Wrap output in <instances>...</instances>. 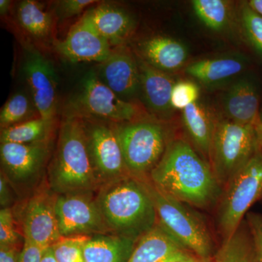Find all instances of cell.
<instances>
[{"label":"cell","mask_w":262,"mask_h":262,"mask_svg":"<svg viewBox=\"0 0 262 262\" xmlns=\"http://www.w3.org/2000/svg\"><path fill=\"white\" fill-rule=\"evenodd\" d=\"M148 179L164 194L201 209L216 206L222 192L210 163L184 139L170 141Z\"/></svg>","instance_id":"cell-1"},{"label":"cell","mask_w":262,"mask_h":262,"mask_svg":"<svg viewBox=\"0 0 262 262\" xmlns=\"http://www.w3.org/2000/svg\"><path fill=\"white\" fill-rule=\"evenodd\" d=\"M108 230L137 239L157 225L154 203L144 181L131 175L104 183L96 198Z\"/></svg>","instance_id":"cell-2"},{"label":"cell","mask_w":262,"mask_h":262,"mask_svg":"<svg viewBox=\"0 0 262 262\" xmlns=\"http://www.w3.org/2000/svg\"><path fill=\"white\" fill-rule=\"evenodd\" d=\"M49 182L58 195L91 193L101 183L90 158L82 117L68 115L61 124Z\"/></svg>","instance_id":"cell-3"},{"label":"cell","mask_w":262,"mask_h":262,"mask_svg":"<svg viewBox=\"0 0 262 262\" xmlns=\"http://www.w3.org/2000/svg\"><path fill=\"white\" fill-rule=\"evenodd\" d=\"M142 180L154 203L157 224L189 252L212 259L216 251L214 242L201 215L191 206L164 194L149 179Z\"/></svg>","instance_id":"cell-4"},{"label":"cell","mask_w":262,"mask_h":262,"mask_svg":"<svg viewBox=\"0 0 262 262\" xmlns=\"http://www.w3.org/2000/svg\"><path fill=\"white\" fill-rule=\"evenodd\" d=\"M262 199V147L222 188L217 203L216 224L222 239L244 222L251 207Z\"/></svg>","instance_id":"cell-5"},{"label":"cell","mask_w":262,"mask_h":262,"mask_svg":"<svg viewBox=\"0 0 262 262\" xmlns=\"http://www.w3.org/2000/svg\"><path fill=\"white\" fill-rule=\"evenodd\" d=\"M115 127L128 173L137 179L149 178L170 142L168 131L161 124L147 120Z\"/></svg>","instance_id":"cell-6"},{"label":"cell","mask_w":262,"mask_h":262,"mask_svg":"<svg viewBox=\"0 0 262 262\" xmlns=\"http://www.w3.org/2000/svg\"><path fill=\"white\" fill-rule=\"evenodd\" d=\"M260 146L254 125L218 119L208 162L222 188L251 159Z\"/></svg>","instance_id":"cell-7"},{"label":"cell","mask_w":262,"mask_h":262,"mask_svg":"<svg viewBox=\"0 0 262 262\" xmlns=\"http://www.w3.org/2000/svg\"><path fill=\"white\" fill-rule=\"evenodd\" d=\"M69 115L116 123L140 121L143 112L135 102L119 97L94 72H89L82 82L80 94L72 102Z\"/></svg>","instance_id":"cell-8"},{"label":"cell","mask_w":262,"mask_h":262,"mask_svg":"<svg viewBox=\"0 0 262 262\" xmlns=\"http://www.w3.org/2000/svg\"><path fill=\"white\" fill-rule=\"evenodd\" d=\"M90 158L100 182L130 175L127 171L115 126L96 119L83 118Z\"/></svg>","instance_id":"cell-9"},{"label":"cell","mask_w":262,"mask_h":262,"mask_svg":"<svg viewBox=\"0 0 262 262\" xmlns=\"http://www.w3.org/2000/svg\"><path fill=\"white\" fill-rule=\"evenodd\" d=\"M90 193L57 195L56 211L62 237L102 234L110 232Z\"/></svg>","instance_id":"cell-10"},{"label":"cell","mask_w":262,"mask_h":262,"mask_svg":"<svg viewBox=\"0 0 262 262\" xmlns=\"http://www.w3.org/2000/svg\"><path fill=\"white\" fill-rule=\"evenodd\" d=\"M50 149L49 140L32 144L1 143L2 173L17 185L34 182L42 173Z\"/></svg>","instance_id":"cell-11"},{"label":"cell","mask_w":262,"mask_h":262,"mask_svg":"<svg viewBox=\"0 0 262 262\" xmlns=\"http://www.w3.org/2000/svg\"><path fill=\"white\" fill-rule=\"evenodd\" d=\"M57 195L42 191L32 196L22 212L24 239L44 250L61 238L56 211Z\"/></svg>","instance_id":"cell-12"},{"label":"cell","mask_w":262,"mask_h":262,"mask_svg":"<svg viewBox=\"0 0 262 262\" xmlns=\"http://www.w3.org/2000/svg\"><path fill=\"white\" fill-rule=\"evenodd\" d=\"M23 70L39 117L53 122L56 113V75L54 67L42 53L28 49Z\"/></svg>","instance_id":"cell-13"},{"label":"cell","mask_w":262,"mask_h":262,"mask_svg":"<svg viewBox=\"0 0 262 262\" xmlns=\"http://www.w3.org/2000/svg\"><path fill=\"white\" fill-rule=\"evenodd\" d=\"M55 48L71 63L95 61L101 63L113 52L110 43L95 28L86 13L72 26L64 39L55 42Z\"/></svg>","instance_id":"cell-14"},{"label":"cell","mask_w":262,"mask_h":262,"mask_svg":"<svg viewBox=\"0 0 262 262\" xmlns=\"http://www.w3.org/2000/svg\"><path fill=\"white\" fill-rule=\"evenodd\" d=\"M98 77L122 100L134 102L141 95L140 73L137 57L126 46L113 50L100 65Z\"/></svg>","instance_id":"cell-15"},{"label":"cell","mask_w":262,"mask_h":262,"mask_svg":"<svg viewBox=\"0 0 262 262\" xmlns=\"http://www.w3.org/2000/svg\"><path fill=\"white\" fill-rule=\"evenodd\" d=\"M247 67L244 55L229 53L196 60L186 66L185 72L206 89H215L233 82Z\"/></svg>","instance_id":"cell-16"},{"label":"cell","mask_w":262,"mask_h":262,"mask_svg":"<svg viewBox=\"0 0 262 262\" xmlns=\"http://www.w3.org/2000/svg\"><path fill=\"white\" fill-rule=\"evenodd\" d=\"M222 107L227 120L241 125H256L260 114L256 83L248 77L234 80L222 96Z\"/></svg>","instance_id":"cell-17"},{"label":"cell","mask_w":262,"mask_h":262,"mask_svg":"<svg viewBox=\"0 0 262 262\" xmlns=\"http://www.w3.org/2000/svg\"><path fill=\"white\" fill-rule=\"evenodd\" d=\"M136 56L157 70L172 75L185 66L189 51L186 45L178 39L156 35L139 43Z\"/></svg>","instance_id":"cell-18"},{"label":"cell","mask_w":262,"mask_h":262,"mask_svg":"<svg viewBox=\"0 0 262 262\" xmlns=\"http://www.w3.org/2000/svg\"><path fill=\"white\" fill-rule=\"evenodd\" d=\"M137 57V56H136ZM140 73L141 95L150 113L160 118L171 116L172 90L177 82L173 75L157 70L137 58Z\"/></svg>","instance_id":"cell-19"},{"label":"cell","mask_w":262,"mask_h":262,"mask_svg":"<svg viewBox=\"0 0 262 262\" xmlns=\"http://www.w3.org/2000/svg\"><path fill=\"white\" fill-rule=\"evenodd\" d=\"M85 13L111 47L124 46L135 31L136 24L134 17L115 5L101 4Z\"/></svg>","instance_id":"cell-20"},{"label":"cell","mask_w":262,"mask_h":262,"mask_svg":"<svg viewBox=\"0 0 262 262\" xmlns=\"http://www.w3.org/2000/svg\"><path fill=\"white\" fill-rule=\"evenodd\" d=\"M191 253L157 224L139 239L127 262H170Z\"/></svg>","instance_id":"cell-21"},{"label":"cell","mask_w":262,"mask_h":262,"mask_svg":"<svg viewBox=\"0 0 262 262\" xmlns=\"http://www.w3.org/2000/svg\"><path fill=\"white\" fill-rule=\"evenodd\" d=\"M182 112L183 126L192 143L191 144L208 162L212 139L218 119L211 108L200 101Z\"/></svg>","instance_id":"cell-22"},{"label":"cell","mask_w":262,"mask_h":262,"mask_svg":"<svg viewBox=\"0 0 262 262\" xmlns=\"http://www.w3.org/2000/svg\"><path fill=\"white\" fill-rule=\"evenodd\" d=\"M137 242L117 234H95L84 245V262H127Z\"/></svg>","instance_id":"cell-23"},{"label":"cell","mask_w":262,"mask_h":262,"mask_svg":"<svg viewBox=\"0 0 262 262\" xmlns=\"http://www.w3.org/2000/svg\"><path fill=\"white\" fill-rule=\"evenodd\" d=\"M213 262H256L252 236L246 220L215 251Z\"/></svg>","instance_id":"cell-24"},{"label":"cell","mask_w":262,"mask_h":262,"mask_svg":"<svg viewBox=\"0 0 262 262\" xmlns=\"http://www.w3.org/2000/svg\"><path fill=\"white\" fill-rule=\"evenodd\" d=\"M196 16L208 29L225 32L232 20V3L227 0H193Z\"/></svg>","instance_id":"cell-25"},{"label":"cell","mask_w":262,"mask_h":262,"mask_svg":"<svg viewBox=\"0 0 262 262\" xmlns=\"http://www.w3.org/2000/svg\"><path fill=\"white\" fill-rule=\"evenodd\" d=\"M17 18L20 27L33 37L43 39L51 33L53 19L37 2L24 0L18 5Z\"/></svg>","instance_id":"cell-26"},{"label":"cell","mask_w":262,"mask_h":262,"mask_svg":"<svg viewBox=\"0 0 262 262\" xmlns=\"http://www.w3.org/2000/svg\"><path fill=\"white\" fill-rule=\"evenodd\" d=\"M53 122L40 117L2 129L1 143L32 144L48 140Z\"/></svg>","instance_id":"cell-27"},{"label":"cell","mask_w":262,"mask_h":262,"mask_svg":"<svg viewBox=\"0 0 262 262\" xmlns=\"http://www.w3.org/2000/svg\"><path fill=\"white\" fill-rule=\"evenodd\" d=\"M35 112L38 113L28 96L22 92L16 93L5 103L0 112L2 129L39 117H35Z\"/></svg>","instance_id":"cell-28"},{"label":"cell","mask_w":262,"mask_h":262,"mask_svg":"<svg viewBox=\"0 0 262 262\" xmlns=\"http://www.w3.org/2000/svg\"><path fill=\"white\" fill-rule=\"evenodd\" d=\"M238 20L245 41L262 56V15L244 1L239 5Z\"/></svg>","instance_id":"cell-29"},{"label":"cell","mask_w":262,"mask_h":262,"mask_svg":"<svg viewBox=\"0 0 262 262\" xmlns=\"http://www.w3.org/2000/svg\"><path fill=\"white\" fill-rule=\"evenodd\" d=\"M90 236L61 237L51 246L58 262H84V246Z\"/></svg>","instance_id":"cell-30"},{"label":"cell","mask_w":262,"mask_h":262,"mask_svg":"<svg viewBox=\"0 0 262 262\" xmlns=\"http://www.w3.org/2000/svg\"><path fill=\"white\" fill-rule=\"evenodd\" d=\"M201 89L196 82L190 80H179L172 90L170 103L173 110H185L199 101Z\"/></svg>","instance_id":"cell-31"},{"label":"cell","mask_w":262,"mask_h":262,"mask_svg":"<svg viewBox=\"0 0 262 262\" xmlns=\"http://www.w3.org/2000/svg\"><path fill=\"white\" fill-rule=\"evenodd\" d=\"M19 234L15 227L13 212L10 208L0 211V246H15L18 244Z\"/></svg>","instance_id":"cell-32"},{"label":"cell","mask_w":262,"mask_h":262,"mask_svg":"<svg viewBox=\"0 0 262 262\" xmlns=\"http://www.w3.org/2000/svg\"><path fill=\"white\" fill-rule=\"evenodd\" d=\"M245 220L252 236L256 262H262V214L248 212Z\"/></svg>","instance_id":"cell-33"},{"label":"cell","mask_w":262,"mask_h":262,"mask_svg":"<svg viewBox=\"0 0 262 262\" xmlns=\"http://www.w3.org/2000/svg\"><path fill=\"white\" fill-rule=\"evenodd\" d=\"M94 0H64L58 5V13L63 18L79 15L89 5L96 3Z\"/></svg>","instance_id":"cell-34"},{"label":"cell","mask_w":262,"mask_h":262,"mask_svg":"<svg viewBox=\"0 0 262 262\" xmlns=\"http://www.w3.org/2000/svg\"><path fill=\"white\" fill-rule=\"evenodd\" d=\"M43 249L39 246L24 239L21 251L19 254L18 262H40Z\"/></svg>","instance_id":"cell-35"},{"label":"cell","mask_w":262,"mask_h":262,"mask_svg":"<svg viewBox=\"0 0 262 262\" xmlns=\"http://www.w3.org/2000/svg\"><path fill=\"white\" fill-rule=\"evenodd\" d=\"M10 182L1 173L0 177V204L2 208H9L13 201V194L10 189Z\"/></svg>","instance_id":"cell-36"},{"label":"cell","mask_w":262,"mask_h":262,"mask_svg":"<svg viewBox=\"0 0 262 262\" xmlns=\"http://www.w3.org/2000/svg\"><path fill=\"white\" fill-rule=\"evenodd\" d=\"M19 254L15 246H0V262H18Z\"/></svg>","instance_id":"cell-37"},{"label":"cell","mask_w":262,"mask_h":262,"mask_svg":"<svg viewBox=\"0 0 262 262\" xmlns=\"http://www.w3.org/2000/svg\"><path fill=\"white\" fill-rule=\"evenodd\" d=\"M170 262H213V258L212 259H206V258H201L191 253V254L187 255V256H184V257L179 258L178 259Z\"/></svg>","instance_id":"cell-38"},{"label":"cell","mask_w":262,"mask_h":262,"mask_svg":"<svg viewBox=\"0 0 262 262\" xmlns=\"http://www.w3.org/2000/svg\"><path fill=\"white\" fill-rule=\"evenodd\" d=\"M40 262H58L51 246L43 250Z\"/></svg>","instance_id":"cell-39"},{"label":"cell","mask_w":262,"mask_h":262,"mask_svg":"<svg viewBox=\"0 0 262 262\" xmlns=\"http://www.w3.org/2000/svg\"><path fill=\"white\" fill-rule=\"evenodd\" d=\"M248 2V4L253 10L262 15V0H250Z\"/></svg>","instance_id":"cell-40"},{"label":"cell","mask_w":262,"mask_h":262,"mask_svg":"<svg viewBox=\"0 0 262 262\" xmlns=\"http://www.w3.org/2000/svg\"><path fill=\"white\" fill-rule=\"evenodd\" d=\"M11 2L8 0H1L0 1V13L1 15H4L10 9Z\"/></svg>","instance_id":"cell-41"},{"label":"cell","mask_w":262,"mask_h":262,"mask_svg":"<svg viewBox=\"0 0 262 262\" xmlns=\"http://www.w3.org/2000/svg\"><path fill=\"white\" fill-rule=\"evenodd\" d=\"M254 127L255 130H256V136H257L258 143H259L260 146L262 147V124L258 122L254 125Z\"/></svg>","instance_id":"cell-42"},{"label":"cell","mask_w":262,"mask_h":262,"mask_svg":"<svg viewBox=\"0 0 262 262\" xmlns=\"http://www.w3.org/2000/svg\"><path fill=\"white\" fill-rule=\"evenodd\" d=\"M259 122L262 124V112L259 114Z\"/></svg>","instance_id":"cell-43"},{"label":"cell","mask_w":262,"mask_h":262,"mask_svg":"<svg viewBox=\"0 0 262 262\" xmlns=\"http://www.w3.org/2000/svg\"><path fill=\"white\" fill-rule=\"evenodd\" d=\"M261 201H262V199H261Z\"/></svg>","instance_id":"cell-44"}]
</instances>
